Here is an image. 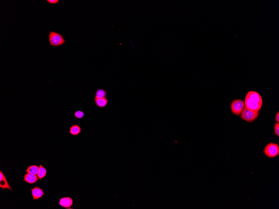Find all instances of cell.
Returning <instances> with one entry per match:
<instances>
[{"label":"cell","mask_w":279,"mask_h":209,"mask_svg":"<svg viewBox=\"0 0 279 209\" xmlns=\"http://www.w3.org/2000/svg\"><path fill=\"white\" fill-rule=\"evenodd\" d=\"M94 101L96 105L100 108H105L108 104V100L107 98L102 99H95Z\"/></svg>","instance_id":"30bf717a"},{"label":"cell","mask_w":279,"mask_h":209,"mask_svg":"<svg viewBox=\"0 0 279 209\" xmlns=\"http://www.w3.org/2000/svg\"><path fill=\"white\" fill-rule=\"evenodd\" d=\"M275 120L276 121V122L277 123L279 122V112H278L276 114V116H275Z\"/></svg>","instance_id":"ac0fdd59"},{"label":"cell","mask_w":279,"mask_h":209,"mask_svg":"<svg viewBox=\"0 0 279 209\" xmlns=\"http://www.w3.org/2000/svg\"><path fill=\"white\" fill-rule=\"evenodd\" d=\"M73 202L72 199L70 197H63L60 200L59 205L65 208H69L72 206Z\"/></svg>","instance_id":"ba28073f"},{"label":"cell","mask_w":279,"mask_h":209,"mask_svg":"<svg viewBox=\"0 0 279 209\" xmlns=\"http://www.w3.org/2000/svg\"><path fill=\"white\" fill-rule=\"evenodd\" d=\"M245 107L252 111H259L263 105L261 96L258 92L250 91L248 92L245 99Z\"/></svg>","instance_id":"6da1fadb"},{"label":"cell","mask_w":279,"mask_h":209,"mask_svg":"<svg viewBox=\"0 0 279 209\" xmlns=\"http://www.w3.org/2000/svg\"><path fill=\"white\" fill-rule=\"evenodd\" d=\"M0 187L3 189H7L9 190H12V188L9 185L6 177L2 171L0 172Z\"/></svg>","instance_id":"8992f818"},{"label":"cell","mask_w":279,"mask_h":209,"mask_svg":"<svg viewBox=\"0 0 279 209\" xmlns=\"http://www.w3.org/2000/svg\"><path fill=\"white\" fill-rule=\"evenodd\" d=\"M39 167L34 165L29 167L27 169L26 172L28 173L32 174V175H37L39 172Z\"/></svg>","instance_id":"5bb4252c"},{"label":"cell","mask_w":279,"mask_h":209,"mask_svg":"<svg viewBox=\"0 0 279 209\" xmlns=\"http://www.w3.org/2000/svg\"><path fill=\"white\" fill-rule=\"evenodd\" d=\"M107 93L106 90L103 89H98L95 93V99H102L107 97Z\"/></svg>","instance_id":"7c38bea8"},{"label":"cell","mask_w":279,"mask_h":209,"mask_svg":"<svg viewBox=\"0 0 279 209\" xmlns=\"http://www.w3.org/2000/svg\"><path fill=\"white\" fill-rule=\"evenodd\" d=\"M48 41L52 47L61 46L66 42L62 35L52 31H51L48 35Z\"/></svg>","instance_id":"7a4b0ae2"},{"label":"cell","mask_w":279,"mask_h":209,"mask_svg":"<svg viewBox=\"0 0 279 209\" xmlns=\"http://www.w3.org/2000/svg\"><path fill=\"white\" fill-rule=\"evenodd\" d=\"M39 179L37 175H32L30 173L25 174L24 176V180L29 184H33L37 182Z\"/></svg>","instance_id":"9c48e42d"},{"label":"cell","mask_w":279,"mask_h":209,"mask_svg":"<svg viewBox=\"0 0 279 209\" xmlns=\"http://www.w3.org/2000/svg\"><path fill=\"white\" fill-rule=\"evenodd\" d=\"M263 152L264 154L268 158H275L279 154V145L275 143L270 142L266 146Z\"/></svg>","instance_id":"3957f363"},{"label":"cell","mask_w":279,"mask_h":209,"mask_svg":"<svg viewBox=\"0 0 279 209\" xmlns=\"http://www.w3.org/2000/svg\"><path fill=\"white\" fill-rule=\"evenodd\" d=\"M274 133L277 136H279V123H275L274 125Z\"/></svg>","instance_id":"2e32d148"},{"label":"cell","mask_w":279,"mask_h":209,"mask_svg":"<svg viewBox=\"0 0 279 209\" xmlns=\"http://www.w3.org/2000/svg\"><path fill=\"white\" fill-rule=\"evenodd\" d=\"M47 2L50 4H57L59 2V0H47Z\"/></svg>","instance_id":"e0dca14e"},{"label":"cell","mask_w":279,"mask_h":209,"mask_svg":"<svg viewBox=\"0 0 279 209\" xmlns=\"http://www.w3.org/2000/svg\"><path fill=\"white\" fill-rule=\"evenodd\" d=\"M259 114V111L256 112L252 111L245 107L241 114L240 117L241 119L250 122L254 121L255 120L257 119Z\"/></svg>","instance_id":"277c9868"},{"label":"cell","mask_w":279,"mask_h":209,"mask_svg":"<svg viewBox=\"0 0 279 209\" xmlns=\"http://www.w3.org/2000/svg\"><path fill=\"white\" fill-rule=\"evenodd\" d=\"M47 169H46V168H44L42 165H40L39 167V172L37 174V176H38V178H39V180H41V179L44 178L47 175Z\"/></svg>","instance_id":"4fadbf2b"},{"label":"cell","mask_w":279,"mask_h":209,"mask_svg":"<svg viewBox=\"0 0 279 209\" xmlns=\"http://www.w3.org/2000/svg\"><path fill=\"white\" fill-rule=\"evenodd\" d=\"M245 102L241 99H236L233 101L231 104V112L235 115H240L245 107Z\"/></svg>","instance_id":"5b68a950"},{"label":"cell","mask_w":279,"mask_h":209,"mask_svg":"<svg viewBox=\"0 0 279 209\" xmlns=\"http://www.w3.org/2000/svg\"><path fill=\"white\" fill-rule=\"evenodd\" d=\"M74 115L77 119H82L84 117V113L82 111L78 110L74 113Z\"/></svg>","instance_id":"9a60e30c"},{"label":"cell","mask_w":279,"mask_h":209,"mask_svg":"<svg viewBox=\"0 0 279 209\" xmlns=\"http://www.w3.org/2000/svg\"><path fill=\"white\" fill-rule=\"evenodd\" d=\"M31 191L34 200L39 199L45 195L43 190L39 187H34L31 189Z\"/></svg>","instance_id":"52a82bcc"},{"label":"cell","mask_w":279,"mask_h":209,"mask_svg":"<svg viewBox=\"0 0 279 209\" xmlns=\"http://www.w3.org/2000/svg\"><path fill=\"white\" fill-rule=\"evenodd\" d=\"M82 129L79 125H74L71 126L70 129V133L73 136H77L81 133Z\"/></svg>","instance_id":"8fae6325"}]
</instances>
